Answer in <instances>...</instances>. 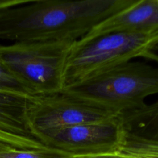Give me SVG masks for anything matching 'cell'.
Masks as SVG:
<instances>
[{
  "instance_id": "6da1fadb",
  "label": "cell",
  "mask_w": 158,
  "mask_h": 158,
  "mask_svg": "<svg viewBox=\"0 0 158 158\" xmlns=\"http://www.w3.org/2000/svg\"><path fill=\"white\" fill-rule=\"evenodd\" d=\"M134 0H28L0 11V40H79Z\"/></svg>"
},
{
  "instance_id": "7a4b0ae2",
  "label": "cell",
  "mask_w": 158,
  "mask_h": 158,
  "mask_svg": "<svg viewBox=\"0 0 158 158\" xmlns=\"http://www.w3.org/2000/svg\"><path fill=\"white\" fill-rule=\"evenodd\" d=\"M158 29L123 31L76 41L64 71V88L137 58L158 63Z\"/></svg>"
},
{
  "instance_id": "3957f363",
  "label": "cell",
  "mask_w": 158,
  "mask_h": 158,
  "mask_svg": "<svg viewBox=\"0 0 158 158\" xmlns=\"http://www.w3.org/2000/svg\"><path fill=\"white\" fill-rule=\"evenodd\" d=\"M62 92L119 114L143 106L146 97L158 94V67L131 61Z\"/></svg>"
},
{
  "instance_id": "277c9868",
  "label": "cell",
  "mask_w": 158,
  "mask_h": 158,
  "mask_svg": "<svg viewBox=\"0 0 158 158\" xmlns=\"http://www.w3.org/2000/svg\"><path fill=\"white\" fill-rule=\"evenodd\" d=\"M75 43L66 40L0 45V63L35 95L58 94L64 88L65 67Z\"/></svg>"
},
{
  "instance_id": "5b68a950",
  "label": "cell",
  "mask_w": 158,
  "mask_h": 158,
  "mask_svg": "<svg viewBox=\"0 0 158 158\" xmlns=\"http://www.w3.org/2000/svg\"><path fill=\"white\" fill-rule=\"evenodd\" d=\"M40 138L47 148L73 157L120 152L124 133L117 115L108 120L43 133Z\"/></svg>"
},
{
  "instance_id": "8992f818",
  "label": "cell",
  "mask_w": 158,
  "mask_h": 158,
  "mask_svg": "<svg viewBox=\"0 0 158 158\" xmlns=\"http://www.w3.org/2000/svg\"><path fill=\"white\" fill-rule=\"evenodd\" d=\"M117 115L109 110L60 92L40 96L31 115V123L40 137L43 133L108 120Z\"/></svg>"
},
{
  "instance_id": "52a82bcc",
  "label": "cell",
  "mask_w": 158,
  "mask_h": 158,
  "mask_svg": "<svg viewBox=\"0 0 158 158\" xmlns=\"http://www.w3.org/2000/svg\"><path fill=\"white\" fill-rule=\"evenodd\" d=\"M158 29V0H134L127 7L96 25L83 40L123 31Z\"/></svg>"
},
{
  "instance_id": "ba28073f",
  "label": "cell",
  "mask_w": 158,
  "mask_h": 158,
  "mask_svg": "<svg viewBox=\"0 0 158 158\" xmlns=\"http://www.w3.org/2000/svg\"><path fill=\"white\" fill-rule=\"evenodd\" d=\"M40 98L37 95L0 90V131L43 143L31 123V115Z\"/></svg>"
},
{
  "instance_id": "9c48e42d",
  "label": "cell",
  "mask_w": 158,
  "mask_h": 158,
  "mask_svg": "<svg viewBox=\"0 0 158 158\" xmlns=\"http://www.w3.org/2000/svg\"><path fill=\"white\" fill-rule=\"evenodd\" d=\"M124 138L158 143V100L118 114Z\"/></svg>"
},
{
  "instance_id": "30bf717a",
  "label": "cell",
  "mask_w": 158,
  "mask_h": 158,
  "mask_svg": "<svg viewBox=\"0 0 158 158\" xmlns=\"http://www.w3.org/2000/svg\"><path fill=\"white\" fill-rule=\"evenodd\" d=\"M120 152L134 158H158V143L124 138Z\"/></svg>"
},
{
  "instance_id": "8fae6325",
  "label": "cell",
  "mask_w": 158,
  "mask_h": 158,
  "mask_svg": "<svg viewBox=\"0 0 158 158\" xmlns=\"http://www.w3.org/2000/svg\"><path fill=\"white\" fill-rule=\"evenodd\" d=\"M70 156L51 148L40 150L9 149L0 151V158H69Z\"/></svg>"
},
{
  "instance_id": "7c38bea8",
  "label": "cell",
  "mask_w": 158,
  "mask_h": 158,
  "mask_svg": "<svg viewBox=\"0 0 158 158\" xmlns=\"http://www.w3.org/2000/svg\"><path fill=\"white\" fill-rule=\"evenodd\" d=\"M0 142H2L15 149L40 150L46 148V145L41 141L19 137L1 131H0Z\"/></svg>"
},
{
  "instance_id": "4fadbf2b",
  "label": "cell",
  "mask_w": 158,
  "mask_h": 158,
  "mask_svg": "<svg viewBox=\"0 0 158 158\" xmlns=\"http://www.w3.org/2000/svg\"><path fill=\"white\" fill-rule=\"evenodd\" d=\"M0 90L35 95L0 63Z\"/></svg>"
},
{
  "instance_id": "5bb4252c",
  "label": "cell",
  "mask_w": 158,
  "mask_h": 158,
  "mask_svg": "<svg viewBox=\"0 0 158 158\" xmlns=\"http://www.w3.org/2000/svg\"><path fill=\"white\" fill-rule=\"evenodd\" d=\"M69 158H134L132 157L123 154L121 152L110 153V154H94V155H85V156H73Z\"/></svg>"
},
{
  "instance_id": "9a60e30c",
  "label": "cell",
  "mask_w": 158,
  "mask_h": 158,
  "mask_svg": "<svg viewBox=\"0 0 158 158\" xmlns=\"http://www.w3.org/2000/svg\"><path fill=\"white\" fill-rule=\"evenodd\" d=\"M26 0H0V11L24 4Z\"/></svg>"
},
{
  "instance_id": "2e32d148",
  "label": "cell",
  "mask_w": 158,
  "mask_h": 158,
  "mask_svg": "<svg viewBox=\"0 0 158 158\" xmlns=\"http://www.w3.org/2000/svg\"><path fill=\"white\" fill-rule=\"evenodd\" d=\"M9 149H15V148H12V147L2 143V142H0V151H6V150H9Z\"/></svg>"
}]
</instances>
